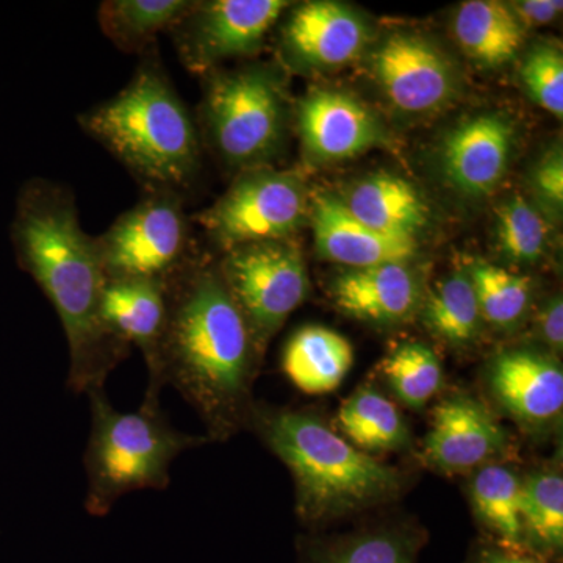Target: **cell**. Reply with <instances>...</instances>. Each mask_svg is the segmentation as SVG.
<instances>
[{"mask_svg":"<svg viewBox=\"0 0 563 563\" xmlns=\"http://www.w3.org/2000/svg\"><path fill=\"white\" fill-rule=\"evenodd\" d=\"M11 242L22 272L31 274L60 318L69 351L68 387L76 395L106 387L131 347L103 324L106 276L95 236L81 229L73 192L46 179L25 181Z\"/></svg>","mask_w":563,"mask_h":563,"instance_id":"6da1fadb","label":"cell"},{"mask_svg":"<svg viewBox=\"0 0 563 563\" xmlns=\"http://www.w3.org/2000/svg\"><path fill=\"white\" fill-rule=\"evenodd\" d=\"M168 299L158 388H176L201 417L207 439L222 442L247 424L263 355L218 265L188 263L168 282Z\"/></svg>","mask_w":563,"mask_h":563,"instance_id":"7a4b0ae2","label":"cell"},{"mask_svg":"<svg viewBox=\"0 0 563 563\" xmlns=\"http://www.w3.org/2000/svg\"><path fill=\"white\" fill-rule=\"evenodd\" d=\"M80 128L146 191L181 196L201 166V136L154 47L131 81L79 117Z\"/></svg>","mask_w":563,"mask_h":563,"instance_id":"3957f363","label":"cell"},{"mask_svg":"<svg viewBox=\"0 0 563 563\" xmlns=\"http://www.w3.org/2000/svg\"><path fill=\"white\" fill-rule=\"evenodd\" d=\"M247 424L295 481L296 514L322 525L390 503L402 492L398 470L352 446L312 413L252 407Z\"/></svg>","mask_w":563,"mask_h":563,"instance_id":"277c9868","label":"cell"},{"mask_svg":"<svg viewBox=\"0 0 563 563\" xmlns=\"http://www.w3.org/2000/svg\"><path fill=\"white\" fill-rule=\"evenodd\" d=\"M87 396L91 428L84 455L85 509L92 517H106L129 493L166 490L174 461L209 442L174 428L158 395H144L135 412L114 409L106 387Z\"/></svg>","mask_w":563,"mask_h":563,"instance_id":"5b68a950","label":"cell"},{"mask_svg":"<svg viewBox=\"0 0 563 563\" xmlns=\"http://www.w3.org/2000/svg\"><path fill=\"white\" fill-rule=\"evenodd\" d=\"M280 77L265 65H251L207 76L199 124L203 135L231 168H263L279 151L285 128Z\"/></svg>","mask_w":563,"mask_h":563,"instance_id":"8992f818","label":"cell"},{"mask_svg":"<svg viewBox=\"0 0 563 563\" xmlns=\"http://www.w3.org/2000/svg\"><path fill=\"white\" fill-rule=\"evenodd\" d=\"M95 247L106 279L172 280L192 262L190 222L181 196L147 191L102 235L95 236Z\"/></svg>","mask_w":563,"mask_h":563,"instance_id":"52a82bcc","label":"cell"},{"mask_svg":"<svg viewBox=\"0 0 563 563\" xmlns=\"http://www.w3.org/2000/svg\"><path fill=\"white\" fill-rule=\"evenodd\" d=\"M218 269L258 351L265 354L269 340L309 298V273L301 251L290 240L242 244L225 251Z\"/></svg>","mask_w":563,"mask_h":563,"instance_id":"ba28073f","label":"cell"},{"mask_svg":"<svg viewBox=\"0 0 563 563\" xmlns=\"http://www.w3.org/2000/svg\"><path fill=\"white\" fill-rule=\"evenodd\" d=\"M306 213L301 177L263 166L240 174L222 198L198 214V221L225 252L242 244L290 240Z\"/></svg>","mask_w":563,"mask_h":563,"instance_id":"9c48e42d","label":"cell"},{"mask_svg":"<svg viewBox=\"0 0 563 563\" xmlns=\"http://www.w3.org/2000/svg\"><path fill=\"white\" fill-rule=\"evenodd\" d=\"M290 5L285 0L195 2L172 31L179 60L191 73L207 74L218 63L255 54Z\"/></svg>","mask_w":563,"mask_h":563,"instance_id":"30bf717a","label":"cell"},{"mask_svg":"<svg viewBox=\"0 0 563 563\" xmlns=\"http://www.w3.org/2000/svg\"><path fill=\"white\" fill-rule=\"evenodd\" d=\"M372 69L385 98L404 113H431L457 95V76L435 44L393 33L372 55Z\"/></svg>","mask_w":563,"mask_h":563,"instance_id":"8fae6325","label":"cell"},{"mask_svg":"<svg viewBox=\"0 0 563 563\" xmlns=\"http://www.w3.org/2000/svg\"><path fill=\"white\" fill-rule=\"evenodd\" d=\"M509 450V435L488 407L473 396L455 393L433 409L421 461L444 474L472 473Z\"/></svg>","mask_w":563,"mask_h":563,"instance_id":"7c38bea8","label":"cell"},{"mask_svg":"<svg viewBox=\"0 0 563 563\" xmlns=\"http://www.w3.org/2000/svg\"><path fill=\"white\" fill-rule=\"evenodd\" d=\"M515 128L501 113H483L448 133L440 147L446 180L470 198H483L501 184L509 168Z\"/></svg>","mask_w":563,"mask_h":563,"instance_id":"4fadbf2b","label":"cell"},{"mask_svg":"<svg viewBox=\"0 0 563 563\" xmlns=\"http://www.w3.org/2000/svg\"><path fill=\"white\" fill-rule=\"evenodd\" d=\"M487 384L495 401L526 428L561 420L563 372L554 357L531 350L501 352L488 366Z\"/></svg>","mask_w":563,"mask_h":563,"instance_id":"5bb4252c","label":"cell"},{"mask_svg":"<svg viewBox=\"0 0 563 563\" xmlns=\"http://www.w3.org/2000/svg\"><path fill=\"white\" fill-rule=\"evenodd\" d=\"M101 314L111 335L139 347L150 373L147 395L161 396L158 366L169 317L168 282L125 277L106 279Z\"/></svg>","mask_w":563,"mask_h":563,"instance_id":"9a60e30c","label":"cell"},{"mask_svg":"<svg viewBox=\"0 0 563 563\" xmlns=\"http://www.w3.org/2000/svg\"><path fill=\"white\" fill-rule=\"evenodd\" d=\"M298 118L303 150L314 162L347 161L385 141L379 120L350 92L310 91Z\"/></svg>","mask_w":563,"mask_h":563,"instance_id":"2e32d148","label":"cell"},{"mask_svg":"<svg viewBox=\"0 0 563 563\" xmlns=\"http://www.w3.org/2000/svg\"><path fill=\"white\" fill-rule=\"evenodd\" d=\"M365 21L336 2H306L291 11L280 35L288 60L303 68H339L361 55Z\"/></svg>","mask_w":563,"mask_h":563,"instance_id":"e0dca14e","label":"cell"},{"mask_svg":"<svg viewBox=\"0 0 563 563\" xmlns=\"http://www.w3.org/2000/svg\"><path fill=\"white\" fill-rule=\"evenodd\" d=\"M333 303L355 320L395 325L421 309V284L407 263L347 269L331 282Z\"/></svg>","mask_w":563,"mask_h":563,"instance_id":"ac0fdd59","label":"cell"},{"mask_svg":"<svg viewBox=\"0 0 563 563\" xmlns=\"http://www.w3.org/2000/svg\"><path fill=\"white\" fill-rule=\"evenodd\" d=\"M312 225L318 254L350 269L407 263L418 252V240L374 231L351 214L336 196L313 199Z\"/></svg>","mask_w":563,"mask_h":563,"instance_id":"d6986e66","label":"cell"},{"mask_svg":"<svg viewBox=\"0 0 563 563\" xmlns=\"http://www.w3.org/2000/svg\"><path fill=\"white\" fill-rule=\"evenodd\" d=\"M344 207L374 231L417 240L428 225L429 209L410 181L391 174H376L352 185Z\"/></svg>","mask_w":563,"mask_h":563,"instance_id":"ffe728a7","label":"cell"},{"mask_svg":"<svg viewBox=\"0 0 563 563\" xmlns=\"http://www.w3.org/2000/svg\"><path fill=\"white\" fill-rule=\"evenodd\" d=\"M354 365V347L346 336L322 325H306L285 344L282 369L307 395L336 390Z\"/></svg>","mask_w":563,"mask_h":563,"instance_id":"44dd1931","label":"cell"},{"mask_svg":"<svg viewBox=\"0 0 563 563\" xmlns=\"http://www.w3.org/2000/svg\"><path fill=\"white\" fill-rule=\"evenodd\" d=\"M454 35L472 60L496 68L512 60L521 49L526 27L509 3L470 0L455 14Z\"/></svg>","mask_w":563,"mask_h":563,"instance_id":"7402d4cb","label":"cell"},{"mask_svg":"<svg viewBox=\"0 0 563 563\" xmlns=\"http://www.w3.org/2000/svg\"><path fill=\"white\" fill-rule=\"evenodd\" d=\"M520 493L521 477L499 463L477 470L470 487L474 517L490 537V543L526 553Z\"/></svg>","mask_w":563,"mask_h":563,"instance_id":"603a6c76","label":"cell"},{"mask_svg":"<svg viewBox=\"0 0 563 563\" xmlns=\"http://www.w3.org/2000/svg\"><path fill=\"white\" fill-rule=\"evenodd\" d=\"M336 424L363 453H398L410 444V431L398 407L372 387L352 393L340 407Z\"/></svg>","mask_w":563,"mask_h":563,"instance_id":"cb8c5ba5","label":"cell"},{"mask_svg":"<svg viewBox=\"0 0 563 563\" xmlns=\"http://www.w3.org/2000/svg\"><path fill=\"white\" fill-rule=\"evenodd\" d=\"M192 5L190 0H106L98 21L118 49L139 54L150 51L161 33L172 32Z\"/></svg>","mask_w":563,"mask_h":563,"instance_id":"d4e9b609","label":"cell"},{"mask_svg":"<svg viewBox=\"0 0 563 563\" xmlns=\"http://www.w3.org/2000/svg\"><path fill=\"white\" fill-rule=\"evenodd\" d=\"M422 543V533L412 529H372L306 542L301 548V563H417Z\"/></svg>","mask_w":563,"mask_h":563,"instance_id":"484cf974","label":"cell"},{"mask_svg":"<svg viewBox=\"0 0 563 563\" xmlns=\"http://www.w3.org/2000/svg\"><path fill=\"white\" fill-rule=\"evenodd\" d=\"M521 528L526 553L547 563L563 550V479L561 473L536 472L521 479Z\"/></svg>","mask_w":563,"mask_h":563,"instance_id":"4316f807","label":"cell"},{"mask_svg":"<svg viewBox=\"0 0 563 563\" xmlns=\"http://www.w3.org/2000/svg\"><path fill=\"white\" fill-rule=\"evenodd\" d=\"M422 322L453 347L472 346L481 335L483 314L468 274L457 272L437 282L421 303Z\"/></svg>","mask_w":563,"mask_h":563,"instance_id":"83f0119b","label":"cell"},{"mask_svg":"<svg viewBox=\"0 0 563 563\" xmlns=\"http://www.w3.org/2000/svg\"><path fill=\"white\" fill-rule=\"evenodd\" d=\"M383 374L393 395L412 410L428 406L443 387V366L428 344L404 342L384 358Z\"/></svg>","mask_w":563,"mask_h":563,"instance_id":"f1b7e54d","label":"cell"},{"mask_svg":"<svg viewBox=\"0 0 563 563\" xmlns=\"http://www.w3.org/2000/svg\"><path fill=\"white\" fill-rule=\"evenodd\" d=\"M483 320L498 329H512L531 302V279L488 262H476L468 272Z\"/></svg>","mask_w":563,"mask_h":563,"instance_id":"f546056e","label":"cell"},{"mask_svg":"<svg viewBox=\"0 0 563 563\" xmlns=\"http://www.w3.org/2000/svg\"><path fill=\"white\" fill-rule=\"evenodd\" d=\"M548 239L547 221L521 196L506 199L496 210V242L507 261L521 265L542 261Z\"/></svg>","mask_w":563,"mask_h":563,"instance_id":"4dcf8cb0","label":"cell"},{"mask_svg":"<svg viewBox=\"0 0 563 563\" xmlns=\"http://www.w3.org/2000/svg\"><path fill=\"white\" fill-rule=\"evenodd\" d=\"M528 95L554 117H563V57L553 46L529 52L521 68Z\"/></svg>","mask_w":563,"mask_h":563,"instance_id":"1f68e13d","label":"cell"},{"mask_svg":"<svg viewBox=\"0 0 563 563\" xmlns=\"http://www.w3.org/2000/svg\"><path fill=\"white\" fill-rule=\"evenodd\" d=\"M532 188L544 206L561 211L563 206V158L559 150L551 151L536 166Z\"/></svg>","mask_w":563,"mask_h":563,"instance_id":"d6a6232c","label":"cell"},{"mask_svg":"<svg viewBox=\"0 0 563 563\" xmlns=\"http://www.w3.org/2000/svg\"><path fill=\"white\" fill-rule=\"evenodd\" d=\"M540 336L558 354L563 346V303L561 296H555L543 307L539 317Z\"/></svg>","mask_w":563,"mask_h":563,"instance_id":"836d02e7","label":"cell"},{"mask_svg":"<svg viewBox=\"0 0 563 563\" xmlns=\"http://www.w3.org/2000/svg\"><path fill=\"white\" fill-rule=\"evenodd\" d=\"M518 20L525 25L550 24L561 13L563 3L555 0H526L509 3Z\"/></svg>","mask_w":563,"mask_h":563,"instance_id":"e575fe53","label":"cell"},{"mask_svg":"<svg viewBox=\"0 0 563 563\" xmlns=\"http://www.w3.org/2000/svg\"><path fill=\"white\" fill-rule=\"evenodd\" d=\"M470 563H544L525 551L506 550L488 543L477 548Z\"/></svg>","mask_w":563,"mask_h":563,"instance_id":"d590c367","label":"cell"}]
</instances>
